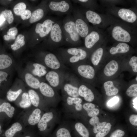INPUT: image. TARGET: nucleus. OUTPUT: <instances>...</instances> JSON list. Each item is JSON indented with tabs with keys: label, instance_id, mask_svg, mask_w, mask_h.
Returning <instances> with one entry per match:
<instances>
[{
	"label": "nucleus",
	"instance_id": "obj_1",
	"mask_svg": "<svg viewBox=\"0 0 137 137\" xmlns=\"http://www.w3.org/2000/svg\"><path fill=\"white\" fill-rule=\"evenodd\" d=\"M62 21V28L65 45L75 47L80 42V37L76 27L73 18L70 14Z\"/></svg>",
	"mask_w": 137,
	"mask_h": 137
},
{
	"label": "nucleus",
	"instance_id": "obj_2",
	"mask_svg": "<svg viewBox=\"0 0 137 137\" xmlns=\"http://www.w3.org/2000/svg\"><path fill=\"white\" fill-rule=\"evenodd\" d=\"M49 34V44L52 49L54 50L65 45L62 30V21L60 20L56 21Z\"/></svg>",
	"mask_w": 137,
	"mask_h": 137
},
{
	"label": "nucleus",
	"instance_id": "obj_3",
	"mask_svg": "<svg viewBox=\"0 0 137 137\" xmlns=\"http://www.w3.org/2000/svg\"><path fill=\"white\" fill-rule=\"evenodd\" d=\"M79 82L75 74L67 72L61 89L62 95L72 97H79Z\"/></svg>",
	"mask_w": 137,
	"mask_h": 137
},
{
	"label": "nucleus",
	"instance_id": "obj_4",
	"mask_svg": "<svg viewBox=\"0 0 137 137\" xmlns=\"http://www.w3.org/2000/svg\"><path fill=\"white\" fill-rule=\"evenodd\" d=\"M62 99L65 102V110L70 116L75 117L83 110V100L80 97H72L62 95Z\"/></svg>",
	"mask_w": 137,
	"mask_h": 137
},
{
	"label": "nucleus",
	"instance_id": "obj_5",
	"mask_svg": "<svg viewBox=\"0 0 137 137\" xmlns=\"http://www.w3.org/2000/svg\"><path fill=\"white\" fill-rule=\"evenodd\" d=\"M48 7L50 11L58 15L70 14L73 8L71 1L67 0L50 1Z\"/></svg>",
	"mask_w": 137,
	"mask_h": 137
},
{
	"label": "nucleus",
	"instance_id": "obj_6",
	"mask_svg": "<svg viewBox=\"0 0 137 137\" xmlns=\"http://www.w3.org/2000/svg\"><path fill=\"white\" fill-rule=\"evenodd\" d=\"M67 72L51 70L46 74L45 78L49 84L57 91L61 89Z\"/></svg>",
	"mask_w": 137,
	"mask_h": 137
},
{
	"label": "nucleus",
	"instance_id": "obj_7",
	"mask_svg": "<svg viewBox=\"0 0 137 137\" xmlns=\"http://www.w3.org/2000/svg\"><path fill=\"white\" fill-rule=\"evenodd\" d=\"M54 50V53L56 55L61 61L68 57L74 56H79L83 60L87 56V52L80 48L75 47L63 48L60 47Z\"/></svg>",
	"mask_w": 137,
	"mask_h": 137
},
{
	"label": "nucleus",
	"instance_id": "obj_8",
	"mask_svg": "<svg viewBox=\"0 0 137 137\" xmlns=\"http://www.w3.org/2000/svg\"><path fill=\"white\" fill-rule=\"evenodd\" d=\"M39 89L42 95L51 100L54 107L56 106L62 99L57 91L46 83L40 82Z\"/></svg>",
	"mask_w": 137,
	"mask_h": 137
},
{
	"label": "nucleus",
	"instance_id": "obj_9",
	"mask_svg": "<svg viewBox=\"0 0 137 137\" xmlns=\"http://www.w3.org/2000/svg\"><path fill=\"white\" fill-rule=\"evenodd\" d=\"M75 74L84 79L90 80L95 75V71L91 66L87 64H76L70 67Z\"/></svg>",
	"mask_w": 137,
	"mask_h": 137
},
{
	"label": "nucleus",
	"instance_id": "obj_10",
	"mask_svg": "<svg viewBox=\"0 0 137 137\" xmlns=\"http://www.w3.org/2000/svg\"><path fill=\"white\" fill-rule=\"evenodd\" d=\"M73 17L77 31L80 37H85L89 33V30L88 25L80 16L79 11L73 8L72 11Z\"/></svg>",
	"mask_w": 137,
	"mask_h": 137
},
{
	"label": "nucleus",
	"instance_id": "obj_11",
	"mask_svg": "<svg viewBox=\"0 0 137 137\" xmlns=\"http://www.w3.org/2000/svg\"><path fill=\"white\" fill-rule=\"evenodd\" d=\"M55 18L47 19L42 23H38L36 25L35 31L40 38H44L49 34L53 25L56 21Z\"/></svg>",
	"mask_w": 137,
	"mask_h": 137
},
{
	"label": "nucleus",
	"instance_id": "obj_12",
	"mask_svg": "<svg viewBox=\"0 0 137 137\" xmlns=\"http://www.w3.org/2000/svg\"><path fill=\"white\" fill-rule=\"evenodd\" d=\"M57 115L56 112L49 111L44 113L38 123V127L40 131H43L47 128L48 123L51 122H57Z\"/></svg>",
	"mask_w": 137,
	"mask_h": 137
},
{
	"label": "nucleus",
	"instance_id": "obj_13",
	"mask_svg": "<svg viewBox=\"0 0 137 137\" xmlns=\"http://www.w3.org/2000/svg\"><path fill=\"white\" fill-rule=\"evenodd\" d=\"M112 35L115 40L119 41L128 42L131 39L130 36L128 32L119 26L114 28Z\"/></svg>",
	"mask_w": 137,
	"mask_h": 137
},
{
	"label": "nucleus",
	"instance_id": "obj_14",
	"mask_svg": "<svg viewBox=\"0 0 137 137\" xmlns=\"http://www.w3.org/2000/svg\"><path fill=\"white\" fill-rule=\"evenodd\" d=\"M78 92L79 97L87 102L92 103L94 101L95 96L93 91L85 84H79Z\"/></svg>",
	"mask_w": 137,
	"mask_h": 137
},
{
	"label": "nucleus",
	"instance_id": "obj_15",
	"mask_svg": "<svg viewBox=\"0 0 137 137\" xmlns=\"http://www.w3.org/2000/svg\"><path fill=\"white\" fill-rule=\"evenodd\" d=\"M118 14L122 19L128 22L133 23L137 19L135 13L129 9H121L118 11Z\"/></svg>",
	"mask_w": 137,
	"mask_h": 137
},
{
	"label": "nucleus",
	"instance_id": "obj_16",
	"mask_svg": "<svg viewBox=\"0 0 137 137\" xmlns=\"http://www.w3.org/2000/svg\"><path fill=\"white\" fill-rule=\"evenodd\" d=\"M83 109L86 112L88 116L91 118L98 116L100 113V110L94 104L87 102L82 104Z\"/></svg>",
	"mask_w": 137,
	"mask_h": 137
},
{
	"label": "nucleus",
	"instance_id": "obj_17",
	"mask_svg": "<svg viewBox=\"0 0 137 137\" xmlns=\"http://www.w3.org/2000/svg\"><path fill=\"white\" fill-rule=\"evenodd\" d=\"M99 36L96 32L93 31L90 32L85 37L84 44L87 49L92 48L99 40Z\"/></svg>",
	"mask_w": 137,
	"mask_h": 137
},
{
	"label": "nucleus",
	"instance_id": "obj_18",
	"mask_svg": "<svg viewBox=\"0 0 137 137\" xmlns=\"http://www.w3.org/2000/svg\"><path fill=\"white\" fill-rule=\"evenodd\" d=\"M89 123V124L93 127V132L96 134L101 130L107 122L106 121L100 122L99 117L97 116L91 118Z\"/></svg>",
	"mask_w": 137,
	"mask_h": 137
},
{
	"label": "nucleus",
	"instance_id": "obj_19",
	"mask_svg": "<svg viewBox=\"0 0 137 137\" xmlns=\"http://www.w3.org/2000/svg\"><path fill=\"white\" fill-rule=\"evenodd\" d=\"M118 67L117 62L114 60H112L106 65L104 70V73L107 76H111L117 72Z\"/></svg>",
	"mask_w": 137,
	"mask_h": 137
},
{
	"label": "nucleus",
	"instance_id": "obj_20",
	"mask_svg": "<svg viewBox=\"0 0 137 137\" xmlns=\"http://www.w3.org/2000/svg\"><path fill=\"white\" fill-rule=\"evenodd\" d=\"M104 87L106 94L108 96H111L116 95L118 93V89L114 85L111 81H108L105 82Z\"/></svg>",
	"mask_w": 137,
	"mask_h": 137
},
{
	"label": "nucleus",
	"instance_id": "obj_21",
	"mask_svg": "<svg viewBox=\"0 0 137 137\" xmlns=\"http://www.w3.org/2000/svg\"><path fill=\"white\" fill-rule=\"evenodd\" d=\"M25 78L26 83L29 86L35 89L39 88L40 82L38 79L29 73L25 75Z\"/></svg>",
	"mask_w": 137,
	"mask_h": 137
},
{
	"label": "nucleus",
	"instance_id": "obj_22",
	"mask_svg": "<svg viewBox=\"0 0 137 137\" xmlns=\"http://www.w3.org/2000/svg\"><path fill=\"white\" fill-rule=\"evenodd\" d=\"M86 18L89 22L93 25L100 24L101 21L100 16L96 12L91 10L86 11L85 13Z\"/></svg>",
	"mask_w": 137,
	"mask_h": 137
},
{
	"label": "nucleus",
	"instance_id": "obj_23",
	"mask_svg": "<svg viewBox=\"0 0 137 137\" xmlns=\"http://www.w3.org/2000/svg\"><path fill=\"white\" fill-rule=\"evenodd\" d=\"M130 49L127 44L123 43H119L116 47H112L109 50L110 53L114 55L117 53H125L128 52Z\"/></svg>",
	"mask_w": 137,
	"mask_h": 137
},
{
	"label": "nucleus",
	"instance_id": "obj_24",
	"mask_svg": "<svg viewBox=\"0 0 137 137\" xmlns=\"http://www.w3.org/2000/svg\"><path fill=\"white\" fill-rule=\"evenodd\" d=\"M33 65L34 68L32 71V73L34 75L39 77L45 76L48 72L46 70L45 66L43 64L35 63L33 64Z\"/></svg>",
	"mask_w": 137,
	"mask_h": 137
},
{
	"label": "nucleus",
	"instance_id": "obj_25",
	"mask_svg": "<svg viewBox=\"0 0 137 137\" xmlns=\"http://www.w3.org/2000/svg\"><path fill=\"white\" fill-rule=\"evenodd\" d=\"M75 130L82 137H89V131L85 126L82 123L77 122L74 124Z\"/></svg>",
	"mask_w": 137,
	"mask_h": 137
},
{
	"label": "nucleus",
	"instance_id": "obj_26",
	"mask_svg": "<svg viewBox=\"0 0 137 137\" xmlns=\"http://www.w3.org/2000/svg\"><path fill=\"white\" fill-rule=\"evenodd\" d=\"M44 14V11L42 8H39L36 9L31 13L29 20L30 23H32L40 21L43 18Z\"/></svg>",
	"mask_w": 137,
	"mask_h": 137
},
{
	"label": "nucleus",
	"instance_id": "obj_27",
	"mask_svg": "<svg viewBox=\"0 0 137 137\" xmlns=\"http://www.w3.org/2000/svg\"><path fill=\"white\" fill-rule=\"evenodd\" d=\"M12 61L8 55L0 54V71L6 69L12 64Z\"/></svg>",
	"mask_w": 137,
	"mask_h": 137
},
{
	"label": "nucleus",
	"instance_id": "obj_28",
	"mask_svg": "<svg viewBox=\"0 0 137 137\" xmlns=\"http://www.w3.org/2000/svg\"><path fill=\"white\" fill-rule=\"evenodd\" d=\"M41 111L39 109H35L29 116L28 119L29 123L32 125L38 123L41 118Z\"/></svg>",
	"mask_w": 137,
	"mask_h": 137
},
{
	"label": "nucleus",
	"instance_id": "obj_29",
	"mask_svg": "<svg viewBox=\"0 0 137 137\" xmlns=\"http://www.w3.org/2000/svg\"><path fill=\"white\" fill-rule=\"evenodd\" d=\"M103 52V49L102 48H99L92 54L90 60L93 65L96 66L98 64L102 56Z\"/></svg>",
	"mask_w": 137,
	"mask_h": 137
},
{
	"label": "nucleus",
	"instance_id": "obj_30",
	"mask_svg": "<svg viewBox=\"0 0 137 137\" xmlns=\"http://www.w3.org/2000/svg\"><path fill=\"white\" fill-rule=\"evenodd\" d=\"M22 129V126L19 123H14L10 128L6 131L5 132V136L6 137H13L16 132L20 131Z\"/></svg>",
	"mask_w": 137,
	"mask_h": 137
},
{
	"label": "nucleus",
	"instance_id": "obj_31",
	"mask_svg": "<svg viewBox=\"0 0 137 137\" xmlns=\"http://www.w3.org/2000/svg\"><path fill=\"white\" fill-rule=\"evenodd\" d=\"M14 110V108L8 102H4L0 106V113L4 112L10 118L12 117Z\"/></svg>",
	"mask_w": 137,
	"mask_h": 137
},
{
	"label": "nucleus",
	"instance_id": "obj_32",
	"mask_svg": "<svg viewBox=\"0 0 137 137\" xmlns=\"http://www.w3.org/2000/svg\"><path fill=\"white\" fill-rule=\"evenodd\" d=\"M24 36L21 34L18 35L14 43L11 46L13 50H17L23 46L25 44Z\"/></svg>",
	"mask_w": 137,
	"mask_h": 137
},
{
	"label": "nucleus",
	"instance_id": "obj_33",
	"mask_svg": "<svg viewBox=\"0 0 137 137\" xmlns=\"http://www.w3.org/2000/svg\"><path fill=\"white\" fill-rule=\"evenodd\" d=\"M28 95L32 104L36 107H38L40 98L37 93L33 90H30L28 91Z\"/></svg>",
	"mask_w": 137,
	"mask_h": 137
},
{
	"label": "nucleus",
	"instance_id": "obj_34",
	"mask_svg": "<svg viewBox=\"0 0 137 137\" xmlns=\"http://www.w3.org/2000/svg\"><path fill=\"white\" fill-rule=\"evenodd\" d=\"M31 103L28 94L26 92L23 93L22 95V100L19 103L20 107L26 108L30 106Z\"/></svg>",
	"mask_w": 137,
	"mask_h": 137
},
{
	"label": "nucleus",
	"instance_id": "obj_35",
	"mask_svg": "<svg viewBox=\"0 0 137 137\" xmlns=\"http://www.w3.org/2000/svg\"><path fill=\"white\" fill-rule=\"evenodd\" d=\"M18 33V30L16 27L11 28L9 29L7 34L4 35V39L6 41L14 39Z\"/></svg>",
	"mask_w": 137,
	"mask_h": 137
},
{
	"label": "nucleus",
	"instance_id": "obj_36",
	"mask_svg": "<svg viewBox=\"0 0 137 137\" xmlns=\"http://www.w3.org/2000/svg\"><path fill=\"white\" fill-rule=\"evenodd\" d=\"M112 126V124L110 122H107L101 130L96 133L95 137H105L110 132Z\"/></svg>",
	"mask_w": 137,
	"mask_h": 137
},
{
	"label": "nucleus",
	"instance_id": "obj_37",
	"mask_svg": "<svg viewBox=\"0 0 137 137\" xmlns=\"http://www.w3.org/2000/svg\"><path fill=\"white\" fill-rule=\"evenodd\" d=\"M26 5L23 2L19 3L15 5L13 8V11L15 14L20 16L26 10Z\"/></svg>",
	"mask_w": 137,
	"mask_h": 137
},
{
	"label": "nucleus",
	"instance_id": "obj_38",
	"mask_svg": "<svg viewBox=\"0 0 137 137\" xmlns=\"http://www.w3.org/2000/svg\"><path fill=\"white\" fill-rule=\"evenodd\" d=\"M56 137H71L68 130L64 127H60L57 131Z\"/></svg>",
	"mask_w": 137,
	"mask_h": 137
},
{
	"label": "nucleus",
	"instance_id": "obj_39",
	"mask_svg": "<svg viewBox=\"0 0 137 137\" xmlns=\"http://www.w3.org/2000/svg\"><path fill=\"white\" fill-rule=\"evenodd\" d=\"M1 15L4 17L9 24L12 23L14 20L12 12L10 10L5 9L1 12Z\"/></svg>",
	"mask_w": 137,
	"mask_h": 137
},
{
	"label": "nucleus",
	"instance_id": "obj_40",
	"mask_svg": "<svg viewBox=\"0 0 137 137\" xmlns=\"http://www.w3.org/2000/svg\"><path fill=\"white\" fill-rule=\"evenodd\" d=\"M22 91L21 89H20L15 91L10 90L7 92V98L10 101H14L16 100Z\"/></svg>",
	"mask_w": 137,
	"mask_h": 137
},
{
	"label": "nucleus",
	"instance_id": "obj_41",
	"mask_svg": "<svg viewBox=\"0 0 137 137\" xmlns=\"http://www.w3.org/2000/svg\"><path fill=\"white\" fill-rule=\"evenodd\" d=\"M126 93L129 97H133L137 95V84H133L130 86L127 89Z\"/></svg>",
	"mask_w": 137,
	"mask_h": 137
},
{
	"label": "nucleus",
	"instance_id": "obj_42",
	"mask_svg": "<svg viewBox=\"0 0 137 137\" xmlns=\"http://www.w3.org/2000/svg\"><path fill=\"white\" fill-rule=\"evenodd\" d=\"M129 65L132 67L133 72H137V57L135 56L132 57L129 62Z\"/></svg>",
	"mask_w": 137,
	"mask_h": 137
},
{
	"label": "nucleus",
	"instance_id": "obj_43",
	"mask_svg": "<svg viewBox=\"0 0 137 137\" xmlns=\"http://www.w3.org/2000/svg\"><path fill=\"white\" fill-rule=\"evenodd\" d=\"M125 134V132L120 129L115 130L111 134L110 137H123Z\"/></svg>",
	"mask_w": 137,
	"mask_h": 137
},
{
	"label": "nucleus",
	"instance_id": "obj_44",
	"mask_svg": "<svg viewBox=\"0 0 137 137\" xmlns=\"http://www.w3.org/2000/svg\"><path fill=\"white\" fill-rule=\"evenodd\" d=\"M129 121L131 125L133 126H137V114H132L130 115L129 117Z\"/></svg>",
	"mask_w": 137,
	"mask_h": 137
},
{
	"label": "nucleus",
	"instance_id": "obj_45",
	"mask_svg": "<svg viewBox=\"0 0 137 137\" xmlns=\"http://www.w3.org/2000/svg\"><path fill=\"white\" fill-rule=\"evenodd\" d=\"M31 13L29 10H26L21 15V18L23 20L29 19L31 16Z\"/></svg>",
	"mask_w": 137,
	"mask_h": 137
},
{
	"label": "nucleus",
	"instance_id": "obj_46",
	"mask_svg": "<svg viewBox=\"0 0 137 137\" xmlns=\"http://www.w3.org/2000/svg\"><path fill=\"white\" fill-rule=\"evenodd\" d=\"M119 100V98L117 96H115L107 102V105L109 107H112L116 104Z\"/></svg>",
	"mask_w": 137,
	"mask_h": 137
},
{
	"label": "nucleus",
	"instance_id": "obj_47",
	"mask_svg": "<svg viewBox=\"0 0 137 137\" xmlns=\"http://www.w3.org/2000/svg\"><path fill=\"white\" fill-rule=\"evenodd\" d=\"M6 20L4 17L1 15L0 16V26H1L5 21Z\"/></svg>",
	"mask_w": 137,
	"mask_h": 137
},
{
	"label": "nucleus",
	"instance_id": "obj_48",
	"mask_svg": "<svg viewBox=\"0 0 137 137\" xmlns=\"http://www.w3.org/2000/svg\"><path fill=\"white\" fill-rule=\"evenodd\" d=\"M1 126L0 124V131H1Z\"/></svg>",
	"mask_w": 137,
	"mask_h": 137
},
{
	"label": "nucleus",
	"instance_id": "obj_49",
	"mask_svg": "<svg viewBox=\"0 0 137 137\" xmlns=\"http://www.w3.org/2000/svg\"><path fill=\"white\" fill-rule=\"evenodd\" d=\"M135 79H136V80L137 81V77H136Z\"/></svg>",
	"mask_w": 137,
	"mask_h": 137
},
{
	"label": "nucleus",
	"instance_id": "obj_50",
	"mask_svg": "<svg viewBox=\"0 0 137 137\" xmlns=\"http://www.w3.org/2000/svg\"><path fill=\"white\" fill-rule=\"evenodd\" d=\"M25 137H30V136H25Z\"/></svg>",
	"mask_w": 137,
	"mask_h": 137
}]
</instances>
